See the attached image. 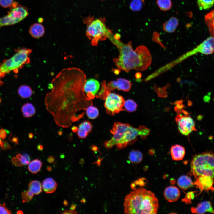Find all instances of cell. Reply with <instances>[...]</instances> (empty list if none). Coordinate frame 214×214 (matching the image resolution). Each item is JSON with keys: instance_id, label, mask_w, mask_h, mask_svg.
Wrapping results in <instances>:
<instances>
[{"instance_id": "obj_1", "label": "cell", "mask_w": 214, "mask_h": 214, "mask_svg": "<svg viewBox=\"0 0 214 214\" xmlns=\"http://www.w3.org/2000/svg\"><path fill=\"white\" fill-rule=\"evenodd\" d=\"M86 81L84 72L76 67L63 69L52 79L50 85L51 90L46 95L45 103L58 125L70 126L83 117L78 112L92 103L84 91Z\"/></svg>"}, {"instance_id": "obj_2", "label": "cell", "mask_w": 214, "mask_h": 214, "mask_svg": "<svg viewBox=\"0 0 214 214\" xmlns=\"http://www.w3.org/2000/svg\"><path fill=\"white\" fill-rule=\"evenodd\" d=\"M110 40L119 50L118 57L113 59L119 69L126 72L132 70L144 71L150 66L152 56L149 51L145 46H139L133 50L131 42L124 44L114 36Z\"/></svg>"}, {"instance_id": "obj_3", "label": "cell", "mask_w": 214, "mask_h": 214, "mask_svg": "<svg viewBox=\"0 0 214 214\" xmlns=\"http://www.w3.org/2000/svg\"><path fill=\"white\" fill-rule=\"evenodd\" d=\"M124 213L126 214H155L158 201L155 194L143 188L136 189L125 197Z\"/></svg>"}, {"instance_id": "obj_4", "label": "cell", "mask_w": 214, "mask_h": 214, "mask_svg": "<svg viewBox=\"0 0 214 214\" xmlns=\"http://www.w3.org/2000/svg\"><path fill=\"white\" fill-rule=\"evenodd\" d=\"M111 132L112 137L104 143L105 146L107 148L114 146L118 149L125 147L128 144L135 141L139 136L138 128L119 122L114 123Z\"/></svg>"}, {"instance_id": "obj_5", "label": "cell", "mask_w": 214, "mask_h": 214, "mask_svg": "<svg viewBox=\"0 0 214 214\" xmlns=\"http://www.w3.org/2000/svg\"><path fill=\"white\" fill-rule=\"evenodd\" d=\"M188 174L196 178L201 175L208 176L214 180V153L206 152L195 155L191 161Z\"/></svg>"}, {"instance_id": "obj_6", "label": "cell", "mask_w": 214, "mask_h": 214, "mask_svg": "<svg viewBox=\"0 0 214 214\" xmlns=\"http://www.w3.org/2000/svg\"><path fill=\"white\" fill-rule=\"evenodd\" d=\"M32 50L22 48L16 50V53L11 58L4 60L0 64V79L12 71L17 73L26 64L30 62L29 55ZM1 84L0 83V86Z\"/></svg>"}, {"instance_id": "obj_7", "label": "cell", "mask_w": 214, "mask_h": 214, "mask_svg": "<svg viewBox=\"0 0 214 214\" xmlns=\"http://www.w3.org/2000/svg\"><path fill=\"white\" fill-rule=\"evenodd\" d=\"M89 21L88 24L87 23L86 34L91 40L92 45L97 46L99 41L109 38L112 35L111 31L106 27L102 19H98Z\"/></svg>"}, {"instance_id": "obj_8", "label": "cell", "mask_w": 214, "mask_h": 214, "mask_svg": "<svg viewBox=\"0 0 214 214\" xmlns=\"http://www.w3.org/2000/svg\"><path fill=\"white\" fill-rule=\"evenodd\" d=\"M28 14L26 7L21 5L14 7L7 15L0 18V28L17 23L24 19Z\"/></svg>"}, {"instance_id": "obj_9", "label": "cell", "mask_w": 214, "mask_h": 214, "mask_svg": "<svg viewBox=\"0 0 214 214\" xmlns=\"http://www.w3.org/2000/svg\"><path fill=\"white\" fill-rule=\"evenodd\" d=\"M105 99L104 106L109 114L114 115L123 110L125 100L121 95L110 92Z\"/></svg>"}, {"instance_id": "obj_10", "label": "cell", "mask_w": 214, "mask_h": 214, "mask_svg": "<svg viewBox=\"0 0 214 214\" xmlns=\"http://www.w3.org/2000/svg\"><path fill=\"white\" fill-rule=\"evenodd\" d=\"M175 120L179 132L184 135L188 136L192 131L196 130L194 121L188 114H178L176 117Z\"/></svg>"}, {"instance_id": "obj_11", "label": "cell", "mask_w": 214, "mask_h": 214, "mask_svg": "<svg viewBox=\"0 0 214 214\" xmlns=\"http://www.w3.org/2000/svg\"><path fill=\"white\" fill-rule=\"evenodd\" d=\"M209 55L214 53V36H211L206 39L192 50L188 53L187 56L197 53Z\"/></svg>"}, {"instance_id": "obj_12", "label": "cell", "mask_w": 214, "mask_h": 214, "mask_svg": "<svg viewBox=\"0 0 214 214\" xmlns=\"http://www.w3.org/2000/svg\"><path fill=\"white\" fill-rule=\"evenodd\" d=\"M100 87V83L97 80L90 78L86 80L84 90L87 98L90 100L94 99L98 94Z\"/></svg>"}, {"instance_id": "obj_13", "label": "cell", "mask_w": 214, "mask_h": 214, "mask_svg": "<svg viewBox=\"0 0 214 214\" xmlns=\"http://www.w3.org/2000/svg\"><path fill=\"white\" fill-rule=\"evenodd\" d=\"M107 89L110 91L116 89L125 92L129 91L131 89L132 84L129 80L122 78H119L116 80L110 82L106 85Z\"/></svg>"}, {"instance_id": "obj_14", "label": "cell", "mask_w": 214, "mask_h": 214, "mask_svg": "<svg viewBox=\"0 0 214 214\" xmlns=\"http://www.w3.org/2000/svg\"><path fill=\"white\" fill-rule=\"evenodd\" d=\"M193 183L201 190H208L213 188L214 183V180L211 177L201 175L198 176Z\"/></svg>"}, {"instance_id": "obj_15", "label": "cell", "mask_w": 214, "mask_h": 214, "mask_svg": "<svg viewBox=\"0 0 214 214\" xmlns=\"http://www.w3.org/2000/svg\"><path fill=\"white\" fill-rule=\"evenodd\" d=\"M180 195V191L176 187L170 186L166 187L164 191L165 198L169 202H174L177 201Z\"/></svg>"}, {"instance_id": "obj_16", "label": "cell", "mask_w": 214, "mask_h": 214, "mask_svg": "<svg viewBox=\"0 0 214 214\" xmlns=\"http://www.w3.org/2000/svg\"><path fill=\"white\" fill-rule=\"evenodd\" d=\"M191 210L192 213L196 214H203L206 212L214 213V210L211 204L208 201H204L200 202L196 207H192Z\"/></svg>"}, {"instance_id": "obj_17", "label": "cell", "mask_w": 214, "mask_h": 214, "mask_svg": "<svg viewBox=\"0 0 214 214\" xmlns=\"http://www.w3.org/2000/svg\"><path fill=\"white\" fill-rule=\"evenodd\" d=\"M170 153L173 160H181L185 155V149L183 147L176 144L171 147L170 149Z\"/></svg>"}, {"instance_id": "obj_18", "label": "cell", "mask_w": 214, "mask_h": 214, "mask_svg": "<svg viewBox=\"0 0 214 214\" xmlns=\"http://www.w3.org/2000/svg\"><path fill=\"white\" fill-rule=\"evenodd\" d=\"M42 189L47 193H51L56 190L57 185L52 178L48 177L45 179L42 184Z\"/></svg>"}, {"instance_id": "obj_19", "label": "cell", "mask_w": 214, "mask_h": 214, "mask_svg": "<svg viewBox=\"0 0 214 214\" xmlns=\"http://www.w3.org/2000/svg\"><path fill=\"white\" fill-rule=\"evenodd\" d=\"M29 32L33 37L39 38L42 37L45 34V28L41 24L34 23L30 26Z\"/></svg>"}, {"instance_id": "obj_20", "label": "cell", "mask_w": 214, "mask_h": 214, "mask_svg": "<svg viewBox=\"0 0 214 214\" xmlns=\"http://www.w3.org/2000/svg\"><path fill=\"white\" fill-rule=\"evenodd\" d=\"M92 125L88 121H84L78 126L77 131V135L79 138H86L92 129Z\"/></svg>"}, {"instance_id": "obj_21", "label": "cell", "mask_w": 214, "mask_h": 214, "mask_svg": "<svg viewBox=\"0 0 214 214\" xmlns=\"http://www.w3.org/2000/svg\"><path fill=\"white\" fill-rule=\"evenodd\" d=\"M12 160L14 165L20 167L29 164L30 158L29 156L27 154L22 155L18 154L15 157H13Z\"/></svg>"}, {"instance_id": "obj_22", "label": "cell", "mask_w": 214, "mask_h": 214, "mask_svg": "<svg viewBox=\"0 0 214 214\" xmlns=\"http://www.w3.org/2000/svg\"><path fill=\"white\" fill-rule=\"evenodd\" d=\"M178 23V19L175 17H172L164 24L163 29L168 33L173 32L176 30Z\"/></svg>"}, {"instance_id": "obj_23", "label": "cell", "mask_w": 214, "mask_h": 214, "mask_svg": "<svg viewBox=\"0 0 214 214\" xmlns=\"http://www.w3.org/2000/svg\"><path fill=\"white\" fill-rule=\"evenodd\" d=\"M177 184L180 188L185 190L190 188L193 185L191 177L185 175H182L179 178Z\"/></svg>"}, {"instance_id": "obj_24", "label": "cell", "mask_w": 214, "mask_h": 214, "mask_svg": "<svg viewBox=\"0 0 214 214\" xmlns=\"http://www.w3.org/2000/svg\"><path fill=\"white\" fill-rule=\"evenodd\" d=\"M42 163L40 160L35 159L30 162L28 164V170L32 173L36 174L39 172L41 168Z\"/></svg>"}, {"instance_id": "obj_25", "label": "cell", "mask_w": 214, "mask_h": 214, "mask_svg": "<svg viewBox=\"0 0 214 214\" xmlns=\"http://www.w3.org/2000/svg\"><path fill=\"white\" fill-rule=\"evenodd\" d=\"M23 115L26 118H29L33 116L35 113V108L31 103H27L24 104L21 108Z\"/></svg>"}, {"instance_id": "obj_26", "label": "cell", "mask_w": 214, "mask_h": 214, "mask_svg": "<svg viewBox=\"0 0 214 214\" xmlns=\"http://www.w3.org/2000/svg\"><path fill=\"white\" fill-rule=\"evenodd\" d=\"M29 190L35 195L40 193L42 190L41 183L38 180H33L31 181L28 185Z\"/></svg>"}, {"instance_id": "obj_27", "label": "cell", "mask_w": 214, "mask_h": 214, "mask_svg": "<svg viewBox=\"0 0 214 214\" xmlns=\"http://www.w3.org/2000/svg\"><path fill=\"white\" fill-rule=\"evenodd\" d=\"M129 159L131 163L134 164L140 163L143 158V155L141 152L138 150H133L129 153Z\"/></svg>"}, {"instance_id": "obj_28", "label": "cell", "mask_w": 214, "mask_h": 214, "mask_svg": "<svg viewBox=\"0 0 214 214\" xmlns=\"http://www.w3.org/2000/svg\"><path fill=\"white\" fill-rule=\"evenodd\" d=\"M18 92L21 97L25 99L30 97L32 94L31 88L26 85H22L20 86L18 90Z\"/></svg>"}, {"instance_id": "obj_29", "label": "cell", "mask_w": 214, "mask_h": 214, "mask_svg": "<svg viewBox=\"0 0 214 214\" xmlns=\"http://www.w3.org/2000/svg\"><path fill=\"white\" fill-rule=\"evenodd\" d=\"M86 110L87 117L90 119H94L99 115V112L98 109L92 105L88 106Z\"/></svg>"}, {"instance_id": "obj_30", "label": "cell", "mask_w": 214, "mask_h": 214, "mask_svg": "<svg viewBox=\"0 0 214 214\" xmlns=\"http://www.w3.org/2000/svg\"><path fill=\"white\" fill-rule=\"evenodd\" d=\"M214 4V0H197V5L201 10L209 9Z\"/></svg>"}, {"instance_id": "obj_31", "label": "cell", "mask_w": 214, "mask_h": 214, "mask_svg": "<svg viewBox=\"0 0 214 214\" xmlns=\"http://www.w3.org/2000/svg\"><path fill=\"white\" fill-rule=\"evenodd\" d=\"M205 19L210 32L214 28V10L207 14Z\"/></svg>"}, {"instance_id": "obj_32", "label": "cell", "mask_w": 214, "mask_h": 214, "mask_svg": "<svg viewBox=\"0 0 214 214\" xmlns=\"http://www.w3.org/2000/svg\"><path fill=\"white\" fill-rule=\"evenodd\" d=\"M124 107L127 111L133 112L135 111L137 108V104L133 100L128 99L125 101Z\"/></svg>"}, {"instance_id": "obj_33", "label": "cell", "mask_w": 214, "mask_h": 214, "mask_svg": "<svg viewBox=\"0 0 214 214\" xmlns=\"http://www.w3.org/2000/svg\"><path fill=\"white\" fill-rule=\"evenodd\" d=\"M157 3L160 9L163 11L169 10L172 6L171 0H157Z\"/></svg>"}, {"instance_id": "obj_34", "label": "cell", "mask_w": 214, "mask_h": 214, "mask_svg": "<svg viewBox=\"0 0 214 214\" xmlns=\"http://www.w3.org/2000/svg\"><path fill=\"white\" fill-rule=\"evenodd\" d=\"M143 2L141 0H133L130 3V8L134 11H139L142 8Z\"/></svg>"}, {"instance_id": "obj_35", "label": "cell", "mask_w": 214, "mask_h": 214, "mask_svg": "<svg viewBox=\"0 0 214 214\" xmlns=\"http://www.w3.org/2000/svg\"><path fill=\"white\" fill-rule=\"evenodd\" d=\"M139 136L143 139H145L150 133V130L146 126L142 125L139 128Z\"/></svg>"}, {"instance_id": "obj_36", "label": "cell", "mask_w": 214, "mask_h": 214, "mask_svg": "<svg viewBox=\"0 0 214 214\" xmlns=\"http://www.w3.org/2000/svg\"><path fill=\"white\" fill-rule=\"evenodd\" d=\"M22 201L25 203L31 200L33 197L34 194L29 190L25 191L21 193Z\"/></svg>"}, {"instance_id": "obj_37", "label": "cell", "mask_w": 214, "mask_h": 214, "mask_svg": "<svg viewBox=\"0 0 214 214\" xmlns=\"http://www.w3.org/2000/svg\"><path fill=\"white\" fill-rule=\"evenodd\" d=\"M11 211L7 207L5 203L3 204L0 203V214H12Z\"/></svg>"}, {"instance_id": "obj_38", "label": "cell", "mask_w": 214, "mask_h": 214, "mask_svg": "<svg viewBox=\"0 0 214 214\" xmlns=\"http://www.w3.org/2000/svg\"><path fill=\"white\" fill-rule=\"evenodd\" d=\"M13 0H0V5L6 8L10 7L13 3Z\"/></svg>"}, {"instance_id": "obj_39", "label": "cell", "mask_w": 214, "mask_h": 214, "mask_svg": "<svg viewBox=\"0 0 214 214\" xmlns=\"http://www.w3.org/2000/svg\"><path fill=\"white\" fill-rule=\"evenodd\" d=\"M194 198V194L193 192L188 193L186 195L185 198L183 200V201L188 203L191 202V200L193 199Z\"/></svg>"}, {"instance_id": "obj_40", "label": "cell", "mask_w": 214, "mask_h": 214, "mask_svg": "<svg viewBox=\"0 0 214 214\" xmlns=\"http://www.w3.org/2000/svg\"><path fill=\"white\" fill-rule=\"evenodd\" d=\"M77 213H78L76 211L71 209L65 210L61 212V213L63 214H74Z\"/></svg>"}, {"instance_id": "obj_41", "label": "cell", "mask_w": 214, "mask_h": 214, "mask_svg": "<svg viewBox=\"0 0 214 214\" xmlns=\"http://www.w3.org/2000/svg\"><path fill=\"white\" fill-rule=\"evenodd\" d=\"M6 131L4 129H0V137L2 139H4L6 136Z\"/></svg>"}, {"instance_id": "obj_42", "label": "cell", "mask_w": 214, "mask_h": 214, "mask_svg": "<svg viewBox=\"0 0 214 214\" xmlns=\"http://www.w3.org/2000/svg\"><path fill=\"white\" fill-rule=\"evenodd\" d=\"M3 150H7L11 148L12 147L7 141L3 142V146L1 147Z\"/></svg>"}, {"instance_id": "obj_43", "label": "cell", "mask_w": 214, "mask_h": 214, "mask_svg": "<svg viewBox=\"0 0 214 214\" xmlns=\"http://www.w3.org/2000/svg\"><path fill=\"white\" fill-rule=\"evenodd\" d=\"M47 161L50 163H53L55 161V158L53 156H50L47 158Z\"/></svg>"}, {"instance_id": "obj_44", "label": "cell", "mask_w": 214, "mask_h": 214, "mask_svg": "<svg viewBox=\"0 0 214 214\" xmlns=\"http://www.w3.org/2000/svg\"><path fill=\"white\" fill-rule=\"evenodd\" d=\"M18 139L16 137H14L12 138L11 141L13 143H15L16 144H18Z\"/></svg>"}, {"instance_id": "obj_45", "label": "cell", "mask_w": 214, "mask_h": 214, "mask_svg": "<svg viewBox=\"0 0 214 214\" xmlns=\"http://www.w3.org/2000/svg\"><path fill=\"white\" fill-rule=\"evenodd\" d=\"M141 74L139 72L136 73L135 74V77L137 78H139L141 77Z\"/></svg>"}, {"instance_id": "obj_46", "label": "cell", "mask_w": 214, "mask_h": 214, "mask_svg": "<svg viewBox=\"0 0 214 214\" xmlns=\"http://www.w3.org/2000/svg\"><path fill=\"white\" fill-rule=\"evenodd\" d=\"M78 130V128L76 126H74L72 128V131L74 132H75L77 131Z\"/></svg>"}, {"instance_id": "obj_47", "label": "cell", "mask_w": 214, "mask_h": 214, "mask_svg": "<svg viewBox=\"0 0 214 214\" xmlns=\"http://www.w3.org/2000/svg\"><path fill=\"white\" fill-rule=\"evenodd\" d=\"M37 148L38 150H42L43 149V147L41 145H38Z\"/></svg>"}, {"instance_id": "obj_48", "label": "cell", "mask_w": 214, "mask_h": 214, "mask_svg": "<svg viewBox=\"0 0 214 214\" xmlns=\"http://www.w3.org/2000/svg\"><path fill=\"white\" fill-rule=\"evenodd\" d=\"M76 208V206L74 204H72L70 206V209L72 210H74Z\"/></svg>"}, {"instance_id": "obj_49", "label": "cell", "mask_w": 214, "mask_h": 214, "mask_svg": "<svg viewBox=\"0 0 214 214\" xmlns=\"http://www.w3.org/2000/svg\"><path fill=\"white\" fill-rule=\"evenodd\" d=\"M63 204L64 205L67 206L68 205V202L67 200H64L63 202Z\"/></svg>"}, {"instance_id": "obj_50", "label": "cell", "mask_w": 214, "mask_h": 214, "mask_svg": "<svg viewBox=\"0 0 214 214\" xmlns=\"http://www.w3.org/2000/svg\"><path fill=\"white\" fill-rule=\"evenodd\" d=\"M28 137H29V138L30 139H32V138H33V135L32 133H29V134Z\"/></svg>"}, {"instance_id": "obj_51", "label": "cell", "mask_w": 214, "mask_h": 214, "mask_svg": "<svg viewBox=\"0 0 214 214\" xmlns=\"http://www.w3.org/2000/svg\"><path fill=\"white\" fill-rule=\"evenodd\" d=\"M47 170L49 171H51L52 170V168L50 166H48L47 168Z\"/></svg>"}, {"instance_id": "obj_52", "label": "cell", "mask_w": 214, "mask_h": 214, "mask_svg": "<svg viewBox=\"0 0 214 214\" xmlns=\"http://www.w3.org/2000/svg\"><path fill=\"white\" fill-rule=\"evenodd\" d=\"M210 32L213 36H214V28Z\"/></svg>"}, {"instance_id": "obj_53", "label": "cell", "mask_w": 214, "mask_h": 214, "mask_svg": "<svg viewBox=\"0 0 214 214\" xmlns=\"http://www.w3.org/2000/svg\"><path fill=\"white\" fill-rule=\"evenodd\" d=\"M3 142L1 140V138L0 137V145L1 147H2L3 146Z\"/></svg>"}, {"instance_id": "obj_54", "label": "cell", "mask_w": 214, "mask_h": 214, "mask_svg": "<svg viewBox=\"0 0 214 214\" xmlns=\"http://www.w3.org/2000/svg\"><path fill=\"white\" fill-rule=\"evenodd\" d=\"M17 213L18 214H23V213L22 211L19 210L17 211Z\"/></svg>"}, {"instance_id": "obj_55", "label": "cell", "mask_w": 214, "mask_h": 214, "mask_svg": "<svg viewBox=\"0 0 214 214\" xmlns=\"http://www.w3.org/2000/svg\"><path fill=\"white\" fill-rule=\"evenodd\" d=\"M58 133L59 135H61L62 134V132L60 131H59Z\"/></svg>"}, {"instance_id": "obj_56", "label": "cell", "mask_w": 214, "mask_h": 214, "mask_svg": "<svg viewBox=\"0 0 214 214\" xmlns=\"http://www.w3.org/2000/svg\"><path fill=\"white\" fill-rule=\"evenodd\" d=\"M1 98H0V104L1 103Z\"/></svg>"}, {"instance_id": "obj_57", "label": "cell", "mask_w": 214, "mask_h": 214, "mask_svg": "<svg viewBox=\"0 0 214 214\" xmlns=\"http://www.w3.org/2000/svg\"><path fill=\"white\" fill-rule=\"evenodd\" d=\"M141 0L142 1H144V0Z\"/></svg>"}]
</instances>
